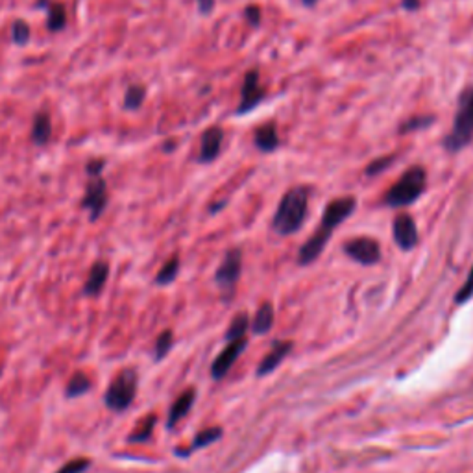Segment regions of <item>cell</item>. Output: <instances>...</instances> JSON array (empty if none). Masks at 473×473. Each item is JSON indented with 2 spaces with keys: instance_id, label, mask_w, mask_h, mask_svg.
<instances>
[{
  "instance_id": "6da1fadb",
  "label": "cell",
  "mask_w": 473,
  "mask_h": 473,
  "mask_svg": "<svg viewBox=\"0 0 473 473\" xmlns=\"http://www.w3.org/2000/svg\"><path fill=\"white\" fill-rule=\"evenodd\" d=\"M355 207L357 200L353 196H342V198L329 202L326 209H324L322 222L318 226V230L309 237L307 242L303 244L300 252H297V263L303 264V266L314 263L322 255L324 250H326L333 231L337 230L344 220L353 215Z\"/></svg>"
},
{
  "instance_id": "7a4b0ae2",
  "label": "cell",
  "mask_w": 473,
  "mask_h": 473,
  "mask_svg": "<svg viewBox=\"0 0 473 473\" xmlns=\"http://www.w3.org/2000/svg\"><path fill=\"white\" fill-rule=\"evenodd\" d=\"M309 198L311 189L305 185L294 187L287 190L279 202L276 215L272 220V228L278 235H294L305 222L309 211Z\"/></svg>"
},
{
  "instance_id": "3957f363",
  "label": "cell",
  "mask_w": 473,
  "mask_h": 473,
  "mask_svg": "<svg viewBox=\"0 0 473 473\" xmlns=\"http://www.w3.org/2000/svg\"><path fill=\"white\" fill-rule=\"evenodd\" d=\"M473 141V85L466 87L459 97L451 132L446 135L444 148L451 154L460 152Z\"/></svg>"
},
{
  "instance_id": "277c9868",
  "label": "cell",
  "mask_w": 473,
  "mask_h": 473,
  "mask_svg": "<svg viewBox=\"0 0 473 473\" xmlns=\"http://www.w3.org/2000/svg\"><path fill=\"white\" fill-rule=\"evenodd\" d=\"M425 185H427V172H425L424 166H410L409 171L403 172V176L386 190L383 204L386 207H394V209L407 207V205L414 204L419 196L424 195Z\"/></svg>"
},
{
  "instance_id": "5b68a950",
  "label": "cell",
  "mask_w": 473,
  "mask_h": 473,
  "mask_svg": "<svg viewBox=\"0 0 473 473\" xmlns=\"http://www.w3.org/2000/svg\"><path fill=\"white\" fill-rule=\"evenodd\" d=\"M139 377L133 368H124L113 377L108 391L104 394V403L113 412H122L132 405L137 395Z\"/></svg>"
},
{
  "instance_id": "8992f818",
  "label": "cell",
  "mask_w": 473,
  "mask_h": 473,
  "mask_svg": "<svg viewBox=\"0 0 473 473\" xmlns=\"http://www.w3.org/2000/svg\"><path fill=\"white\" fill-rule=\"evenodd\" d=\"M82 207L89 211L91 222H97L108 207V183L102 176L91 178L85 185V192L82 198Z\"/></svg>"
},
{
  "instance_id": "52a82bcc",
  "label": "cell",
  "mask_w": 473,
  "mask_h": 473,
  "mask_svg": "<svg viewBox=\"0 0 473 473\" xmlns=\"http://www.w3.org/2000/svg\"><path fill=\"white\" fill-rule=\"evenodd\" d=\"M242 272V252L240 250H230L224 255L222 263L215 272V281L222 293H233L235 285L239 281Z\"/></svg>"
},
{
  "instance_id": "ba28073f",
  "label": "cell",
  "mask_w": 473,
  "mask_h": 473,
  "mask_svg": "<svg viewBox=\"0 0 473 473\" xmlns=\"http://www.w3.org/2000/svg\"><path fill=\"white\" fill-rule=\"evenodd\" d=\"M344 252L359 264L371 266L381 261V244L371 237H355L344 242Z\"/></svg>"
},
{
  "instance_id": "9c48e42d",
  "label": "cell",
  "mask_w": 473,
  "mask_h": 473,
  "mask_svg": "<svg viewBox=\"0 0 473 473\" xmlns=\"http://www.w3.org/2000/svg\"><path fill=\"white\" fill-rule=\"evenodd\" d=\"M264 97H266V91L261 87V82H259V73L257 70H250L246 76H244L242 83V91H240V102L239 108H237V115H244V113H250L252 109H255L259 104L263 102Z\"/></svg>"
},
{
  "instance_id": "30bf717a",
  "label": "cell",
  "mask_w": 473,
  "mask_h": 473,
  "mask_svg": "<svg viewBox=\"0 0 473 473\" xmlns=\"http://www.w3.org/2000/svg\"><path fill=\"white\" fill-rule=\"evenodd\" d=\"M244 350H246V338L228 342V346L215 357V361L211 364V377L215 381L224 379L226 374L233 368V364L242 355Z\"/></svg>"
},
{
  "instance_id": "8fae6325",
  "label": "cell",
  "mask_w": 473,
  "mask_h": 473,
  "mask_svg": "<svg viewBox=\"0 0 473 473\" xmlns=\"http://www.w3.org/2000/svg\"><path fill=\"white\" fill-rule=\"evenodd\" d=\"M392 231H394L395 244L401 250H405V252L412 250L418 244V228H416L414 219L409 213H400V215L395 216L394 224H392Z\"/></svg>"
},
{
  "instance_id": "7c38bea8",
  "label": "cell",
  "mask_w": 473,
  "mask_h": 473,
  "mask_svg": "<svg viewBox=\"0 0 473 473\" xmlns=\"http://www.w3.org/2000/svg\"><path fill=\"white\" fill-rule=\"evenodd\" d=\"M290 352H293V342L290 340L274 342L272 350H270V352L263 357V361L259 362L257 371H255L257 377H264V376H269V374H272V371L276 370L281 362H283V359Z\"/></svg>"
},
{
  "instance_id": "4fadbf2b",
  "label": "cell",
  "mask_w": 473,
  "mask_h": 473,
  "mask_svg": "<svg viewBox=\"0 0 473 473\" xmlns=\"http://www.w3.org/2000/svg\"><path fill=\"white\" fill-rule=\"evenodd\" d=\"M222 141H224V132H222V128L219 126L207 128V130L202 133L200 156H198V161L200 163L215 161L220 154V148H222Z\"/></svg>"
},
{
  "instance_id": "5bb4252c",
  "label": "cell",
  "mask_w": 473,
  "mask_h": 473,
  "mask_svg": "<svg viewBox=\"0 0 473 473\" xmlns=\"http://www.w3.org/2000/svg\"><path fill=\"white\" fill-rule=\"evenodd\" d=\"M109 278V264L106 261H97V263L89 269V276L83 283V294L85 296H100L108 283Z\"/></svg>"
},
{
  "instance_id": "9a60e30c",
  "label": "cell",
  "mask_w": 473,
  "mask_h": 473,
  "mask_svg": "<svg viewBox=\"0 0 473 473\" xmlns=\"http://www.w3.org/2000/svg\"><path fill=\"white\" fill-rule=\"evenodd\" d=\"M254 145L257 150L270 154L279 147V133L276 121L264 122L263 126H259L254 133Z\"/></svg>"
},
{
  "instance_id": "2e32d148",
  "label": "cell",
  "mask_w": 473,
  "mask_h": 473,
  "mask_svg": "<svg viewBox=\"0 0 473 473\" xmlns=\"http://www.w3.org/2000/svg\"><path fill=\"white\" fill-rule=\"evenodd\" d=\"M195 400H196L195 388H189V391L183 392V394L172 403L171 410H168V419H166V427H168V429H172L180 419H183L187 414H189L192 405H195Z\"/></svg>"
},
{
  "instance_id": "e0dca14e",
  "label": "cell",
  "mask_w": 473,
  "mask_h": 473,
  "mask_svg": "<svg viewBox=\"0 0 473 473\" xmlns=\"http://www.w3.org/2000/svg\"><path fill=\"white\" fill-rule=\"evenodd\" d=\"M30 137H32V142H34L35 147L49 145V141L52 139V118H50L49 113L41 111L35 115L34 122H32Z\"/></svg>"
},
{
  "instance_id": "ac0fdd59",
  "label": "cell",
  "mask_w": 473,
  "mask_h": 473,
  "mask_svg": "<svg viewBox=\"0 0 473 473\" xmlns=\"http://www.w3.org/2000/svg\"><path fill=\"white\" fill-rule=\"evenodd\" d=\"M274 317H276V312H274L272 303H263L255 312L254 320H252V331L255 335H266L274 326Z\"/></svg>"
},
{
  "instance_id": "d6986e66",
  "label": "cell",
  "mask_w": 473,
  "mask_h": 473,
  "mask_svg": "<svg viewBox=\"0 0 473 473\" xmlns=\"http://www.w3.org/2000/svg\"><path fill=\"white\" fill-rule=\"evenodd\" d=\"M91 386H93V381L87 374H83V371H74L70 379H68L67 386H65V395H67L68 400H73V398H80V395L87 394L91 391Z\"/></svg>"
},
{
  "instance_id": "ffe728a7",
  "label": "cell",
  "mask_w": 473,
  "mask_h": 473,
  "mask_svg": "<svg viewBox=\"0 0 473 473\" xmlns=\"http://www.w3.org/2000/svg\"><path fill=\"white\" fill-rule=\"evenodd\" d=\"M67 26V10L61 2H52L47 10V28L50 32H61Z\"/></svg>"
},
{
  "instance_id": "44dd1931",
  "label": "cell",
  "mask_w": 473,
  "mask_h": 473,
  "mask_svg": "<svg viewBox=\"0 0 473 473\" xmlns=\"http://www.w3.org/2000/svg\"><path fill=\"white\" fill-rule=\"evenodd\" d=\"M145 98H147V87L145 85H130L126 89V94H124V109L126 111H137L141 109V106L145 104Z\"/></svg>"
},
{
  "instance_id": "7402d4cb",
  "label": "cell",
  "mask_w": 473,
  "mask_h": 473,
  "mask_svg": "<svg viewBox=\"0 0 473 473\" xmlns=\"http://www.w3.org/2000/svg\"><path fill=\"white\" fill-rule=\"evenodd\" d=\"M157 418L154 414L147 416V418L142 419L141 424L137 425V429H133L128 436V442H132V444H141V442H147L148 438L154 433V427H156Z\"/></svg>"
},
{
  "instance_id": "603a6c76",
  "label": "cell",
  "mask_w": 473,
  "mask_h": 473,
  "mask_svg": "<svg viewBox=\"0 0 473 473\" xmlns=\"http://www.w3.org/2000/svg\"><path fill=\"white\" fill-rule=\"evenodd\" d=\"M178 272H180V257L174 255V257L168 259L161 269H159V272L156 276V283L161 285V287L171 285L178 278Z\"/></svg>"
},
{
  "instance_id": "cb8c5ba5",
  "label": "cell",
  "mask_w": 473,
  "mask_h": 473,
  "mask_svg": "<svg viewBox=\"0 0 473 473\" xmlns=\"http://www.w3.org/2000/svg\"><path fill=\"white\" fill-rule=\"evenodd\" d=\"M250 327V318L246 312H239L237 317L233 318V322L228 327V333H226V340H239V338H246V333H248Z\"/></svg>"
},
{
  "instance_id": "d4e9b609",
  "label": "cell",
  "mask_w": 473,
  "mask_h": 473,
  "mask_svg": "<svg viewBox=\"0 0 473 473\" xmlns=\"http://www.w3.org/2000/svg\"><path fill=\"white\" fill-rule=\"evenodd\" d=\"M220 436H222V429L220 427H207V429L200 431V433L196 434L195 442L190 446V451H196V449L215 444L216 440H220Z\"/></svg>"
},
{
  "instance_id": "484cf974",
  "label": "cell",
  "mask_w": 473,
  "mask_h": 473,
  "mask_svg": "<svg viewBox=\"0 0 473 473\" xmlns=\"http://www.w3.org/2000/svg\"><path fill=\"white\" fill-rule=\"evenodd\" d=\"M30 37H32V28H30L28 23L23 19L13 20V25H11V41H13V44L26 47Z\"/></svg>"
},
{
  "instance_id": "4316f807",
  "label": "cell",
  "mask_w": 473,
  "mask_h": 473,
  "mask_svg": "<svg viewBox=\"0 0 473 473\" xmlns=\"http://www.w3.org/2000/svg\"><path fill=\"white\" fill-rule=\"evenodd\" d=\"M172 344H174V333L171 329H165V331L157 337L156 348H154V359L156 361H163L166 357V353L171 352Z\"/></svg>"
},
{
  "instance_id": "83f0119b",
  "label": "cell",
  "mask_w": 473,
  "mask_h": 473,
  "mask_svg": "<svg viewBox=\"0 0 473 473\" xmlns=\"http://www.w3.org/2000/svg\"><path fill=\"white\" fill-rule=\"evenodd\" d=\"M433 115H427V117H412L407 122H403L400 126V133H412L418 132V130H424V128H429L434 122Z\"/></svg>"
},
{
  "instance_id": "f1b7e54d",
  "label": "cell",
  "mask_w": 473,
  "mask_h": 473,
  "mask_svg": "<svg viewBox=\"0 0 473 473\" xmlns=\"http://www.w3.org/2000/svg\"><path fill=\"white\" fill-rule=\"evenodd\" d=\"M89 468H91V460L85 459V457H78V459L65 462L56 473H85Z\"/></svg>"
},
{
  "instance_id": "f546056e",
  "label": "cell",
  "mask_w": 473,
  "mask_h": 473,
  "mask_svg": "<svg viewBox=\"0 0 473 473\" xmlns=\"http://www.w3.org/2000/svg\"><path fill=\"white\" fill-rule=\"evenodd\" d=\"M469 297H473V266L469 269L468 278H466V281H464L462 287H460L459 293H457V296H455V303H457V305H462V303L468 302Z\"/></svg>"
},
{
  "instance_id": "4dcf8cb0",
  "label": "cell",
  "mask_w": 473,
  "mask_h": 473,
  "mask_svg": "<svg viewBox=\"0 0 473 473\" xmlns=\"http://www.w3.org/2000/svg\"><path fill=\"white\" fill-rule=\"evenodd\" d=\"M392 161H394V156L379 157L376 161H371L370 165L366 166V176H376V174H381V172L386 171V168L392 165Z\"/></svg>"
},
{
  "instance_id": "1f68e13d",
  "label": "cell",
  "mask_w": 473,
  "mask_h": 473,
  "mask_svg": "<svg viewBox=\"0 0 473 473\" xmlns=\"http://www.w3.org/2000/svg\"><path fill=\"white\" fill-rule=\"evenodd\" d=\"M104 168H106V161H104V159H91V161L85 165V172H87L89 178L102 176Z\"/></svg>"
},
{
  "instance_id": "d6a6232c",
  "label": "cell",
  "mask_w": 473,
  "mask_h": 473,
  "mask_svg": "<svg viewBox=\"0 0 473 473\" xmlns=\"http://www.w3.org/2000/svg\"><path fill=\"white\" fill-rule=\"evenodd\" d=\"M244 19L248 20L250 26H259L261 25V10H259L257 6H248L244 10Z\"/></svg>"
},
{
  "instance_id": "836d02e7",
  "label": "cell",
  "mask_w": 473,
  "mask_h": 473,
  "mask_svg": "<svg viewBox=\"0 0 473 473\" xmlns=\"http://www.w3.org/2000/svg\"><path fill=\"white\" fill-rule=\"evenodd\" d=\"M196 4H198V10L202 15H209L215 8V0H196Z\"/></svg>"
},
{
  "instance_id": "e575fe53",
  "label": "cell",
  "mask_w": 473,
  "mask_h": 473,
  "mask_svg": "<svg viewBox=\"0 0 473 473\" xmlns=\"http://www.w3.org/2000/svg\"><path fill=\"white\" fill-rule=\"evenodd\" d=\"M401 4H403L407 11H416L419 8V0H403Z\"/></svg>"
},
{
  "instance_id": "d590c367",
  "label": "cell",
  "mask_w": 473,
  "mask_h": 473,
  "mask_svg": "<svg viewBox=\"0 0 473 473\" xmlns=\"http://www.w3.org/2000/svg\"><path fill=\"white\" fill-rule=\"evenodd\" d=\"M50 4H52L50 0H37V2H35V8H37V10L47 11L50 8Z\"/></svg>"
},
{
  "instance_id": "8d00e7d4",
  "label": "cell",
  "mask_w": 473,
  "mask_h": 473,
  "mask_svg": "<svg viewBox=\"0 0 473 473\" xmlns=\"http://www.w3.org/2000/svg\"><path fill=\"white\" fill-rule=\"evenodd\" d=\"M318 0H302V4L303 6H307V8H312V6L317 4Z\"/></svg>"
},
{
  "instance_id": "74e56055",
  "label": "cell",
  "mask_w": 473,
  "mask_h": 473,
  "mask_svg": "<svg viewBox=\"0 0 473 473\" xmlns=\"http://www.w3.org/2000/svg\"><path fill=\"white\" fill-rule=\"evenodd\" d=\"M0 376H2V368H0Z\"/></svg>"
}]
</instances>
